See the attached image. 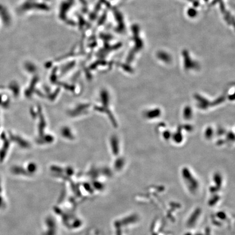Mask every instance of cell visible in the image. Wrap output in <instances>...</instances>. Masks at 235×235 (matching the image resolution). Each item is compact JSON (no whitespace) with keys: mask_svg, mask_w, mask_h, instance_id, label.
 Returning a JSON list of instances; mask_svg holds the SVG:
<instances>
[{"mask_svg":"<svg viewBox=\"0 0 235 235\" xmlns=\"http://www.w3.org/2000/svg\"><path fill=\"white\" fill-rule=\"evenodd\" d=\"M1 138L4 141V146L3 147L2 149L0 151V162H2L4 158L5 157L6 151L8 147V142L7 139L5 138V134L3 133L1 134Z\"/></svg>","mask_w":235,"mask_h":235,"instance_id":"1","label":"cell"},{"mask_svg":"<svg viewBox=\"0 0 235 235\" xmlns=\"http://www.w3.org/2000/svg\"><path fill=\"white\" fill-rule=\"evenodd\" d=\"M3 204V199L1 195H0V207H1V206H2Z\"/></svg>","mask_w":235,"mask_h":235,"instance_id":"2","label":"cell"},{"mask_svg":"<svg viewBox=\"0 0 235 235\" xmlns=\"http://www.w3.org/2000/svg\"><path fill=\"white\" fill-rule=\"evenodd\" d=\"M2 104V96L1 94H0V105Z\"/></svg>","mask_w":235,"mask_h":235,"instance_id":"3","label":"cell"},{"mask_svg":"<svg viewBox=\"0 0 235 235\" xmlns=\"http://www.w3.org/2000/svg\"><path fill=\"white\" fill-rule=\"evenodd\" d=\"M1 192V182H0V193Z\"/></svg>","mask_w":235,"mask_h":235,"instance_id":"4","label":"cell"}]
</instances>
